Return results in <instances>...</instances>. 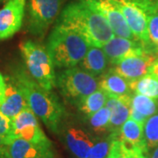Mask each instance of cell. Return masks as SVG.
<instances>
[{
	"label": "cell",
	"instance_id": "cell-24",
	"mask_svg": "<svg viewBox=\"0 0 158 158\" xmlns=\"http://www.w3.org/2000/svg\"><path fill=\"white\" fill-rule=\"evenodd\" d=\"M143 136L148 148L158 145V113L146 119L143 124Z\"/></svg>",
	"mask_w": 158,
	"mask_h": 158
},
{
	"label": "cell",
	"instance_id": "cell-15",
	"mask_svg": "<svg viewBox=\"0 0 158 158\" xmlns=\"http://www.w3.org/2000/svg\"><path fill=\"white\" fill-rule=\"evenodd\" d=\"M52 146H40L24 140L11 137L6 148L8 158H54Z\"/></svg>",
	"mask_w": 158,
	"mask_h": 158
},
{
	"label": "cell",
	"instance_id": "cell-1",
	"mask_svg": "<svg viewBox=\"0 0 158 158\" xmlns=\"http://www.w3.org/2000/svg\"><path fill=\"white\" fill-rule=\"evenodd\" d=\"M11 77L37 118L52 132L58 133L66 116L65 108L59 98L51 90L43 89L24 68L15 69Z\"/></svg>",
	"mask_w": 158,
	"mask_h": 158
},
{
	"label": "cell",
	"instance_id": "cell-21",
	"mask_svg": "<svg viewBox=\"0 0 158 158\" xmlns=\"http://www.w3.org/2000/svg\"><path fill=\"white\" fill-rule=\"evenodd\" d=\"M133 92L158 99V78L148 73L138 80L130 82Z\"/></svg>",
	"mask_w": 158,
	"mask_h": 158
},
{
	"label": "cell",
	"instance_id": "cell-11",
	"mask_svg": "<svg viewBox=\"0 0 158 158\" xmlns=\"http://www.w3.org/2000/svg\"><path fill=\"white\" fill-rule=\"evenodd\" d=\"M110 64L114 65L127 57L148 54L140 40L114 36L102 47ZM151 55V54H150Z\"/></svg>",
	"mask_w": 158,
	"mask_h": 158
},
{
	"label": "cell",
	"instance_id": "cell-28",
	"mask_svg": "<svg viewBox=\"0 0 158 158\" xmlns=\"http://www.w3.org/2000/svg\"><path fill=\"white\" fill-rule=\"evenodd\" d=\"M130 118H132V119H134V120H135L136 122H138V123H140V124H144L145 123V121H146V119H147V117L146 116H144V115H142L141 113H140L139 112H137L136 110L135 109H133V108L130 107Z\"/></svg>",
	"mask_w": 158,
	"mask_h": 158
},
{
	"label": "cell",
	"instance_id": "cell-12",
	"mask_svg": "<svg viewBox=\"0 0 158 158\" xmlns=\"http://www.w3.org/2000/svg\"><path fill=\"white\" fill-rule=\"evenodd\" d=\"M157 57L158 56L150 54L127 57L114 64L112 68L129 82H133L147 75Z\"/></svg>",
	"mask_w": 158,
	"mask_h": 158
},
{
	"label": "cell",
	"instance_id": "cell-34",
	"mask_svg": "<svg viewBox=\"0 0 158 158\" xmlns=\"http://www.w3.org/2000/svg\"><path fill=\"white\" fill-rule=\"evenodd\" d=\"M8 1H9V0H0V2H8Z\"/></svg>",
	"mask_w": 158,
	"mask_h": 158
},
{
	"label": "cell",
	"instance_id": "cell-6",
	"mask_svg": "<svg viewBox=\"0 0 158 158\" xmlns=\"http://www.w3.org/2000/svg\"><path fill=\"white\" fill-rule=\"evenodd\" d=\"M62 0H29L27 29L35 36H44L61 11Z\"/></svg>",
	"mask_w": 158,
	"mask_h": 158
},
{
	"label": "cell",
	"instance_id": "cell-10",
	"mask_svg": "<svg viewBox=\"0 0 158 158\" xmlns=\"http://www.w3.org/2000/svg\"><path fill=\"white\" fill-rule=\"evenodd\" d=\"M27 0H9L0 10V40L12 37L21 28Z\"/></svg>",
	"mask_w": 158,
	"mask_h": 158
},
{
	"label": "cell",
	"instance_id": "cell-32",
	"mask_svg": "<svg viewBox=\"0 0 158 158\" xmlns=\"http://www.w3.org/2000/svg\"><path fill=\"white\" fill-rule=\"evenodd\" d=\"M148 158H158V145L154 148L153 151L149 154Z\"/></svg>",
	"mask_w": 158,
	"mask_h": 158
},
{
	"label": "cell",
	"instance_id": "cell-19",
	"mask_svg": "<svg viewBox=\"0 0 158 158\" xmlns=\"http://www.w3.org/2000/svg\"><path fill=\"white\" fill-rule=\"evenodd\" d=\"M118 138L134 146L148 148L143 136V125L130 118L121 126L118 132Z\"/></svg>",
	"mask_w": 158,
	"mask_h": 158
},
{
	"label": "cell",
	"instance_id": "cell-22",
	"mask_svg": "<svg viewBox=\"0 0 158 158\" xmlns=\"http://www.w3.org/2000/svg\"><path fill=\"white\" fill-rule=\"evenodd\" d=\"M130 107L148 118L158 113V101L157 99L134 92L131 97Z\"/></svg>",
	"mask_w": 158,
	"mask_h": 158
},
{
	"label": "cell",
	"instance_id": "cell-25",
	"mask_svg": "<svg viewBox=\"0 0 158 158\" xmlns=\"http://www.w3.org/2000/svg\"><path fill=\"white\" fill-rule=\"evenodd\" d=\"M118 135L117 134H110L106 139L95 141L87 158H107L113 140Z\"/></svg>",
	"mask_w": 158,
	"mask_h": 158
},
{
	"label": "cell",
	"instance_id": "cell-26",
	"mask_svg": "<svg viewBox=\"0 0 158 158\" xmlns=\"http://www.w3.org/2000/svg\"><path fill=\"white\" fill-rule=\"evenodd\" d=\"M148 31L153 50L158 56V11L148 15Z\"/></svg>",
	"mask_w": 158,
	"mask_h": 158
},
{
	"label": "cell",
	"instance_id": "cell-3",
	"mask_svg": "<svg viewBox=\"0 0 158 158\" xmlns=\"http://www.w3.org/2000/svg\"><path fill=\"white\" fill-rule=\"evenodd\" d=\"M90 47L77 32L58 25L53 28L46 45L55 67L58 69L77 66Z\"/></svg>",
	"mask_w": 158,
	"mask_h": 158
},
{
	"label": "cell",
	"instance_id": "cell-33",
	"mask_svg": "<svg viewBox=\"0 0 158 158\" xmlns=\"http://www.w3.org/2000/svg\"><path fill=\"white\" fill-rule=\"evenodd\" d=\"M0 158H8L6 156V150H0Z\"/></svg>",
	"mask_w": 158,
	"mask_h": 158
},
{
	"label": "cell",
	"instance_id": "cell-7",
	"mask_svg": "<svg viewBox=\"0 0 158 158\" xmlns=\"http://www.w3.org/2000/svg\"><path fill=\"white\" fill-rule=\"evenodd\" d=\"M122 12L130 30L144 45L148 54L156 55L148 31V17L145 11L132 0H112ZM157 56V55H156Z\"/></svg>",
	"mask_w": 158,
	"mask_h": 158
},
{
	"label": "cell",
	"instance_id": "cell-27",
	"mask_svg": "<svg viewBox=\"0 0 158 158\" xmlns=\"http://www.w3.org/2000/svg\"><path fill=\"white\" fill-rule=\"evenodd\" d=\"M0 135L7 138L12 137V121L0 111Z\"/></svg>",
	"mask_w": 158,
	"mask_h": 158
},
{
	"label": "cell",
	"instance_id": "cell-30",
	"mask_svg": "<svg viewBox=\"0 0 158 158\" xmlns=\"http://www.w3.org/2000/svg\"><path fill=\"white\" fill-rule=\"evenodd\" d=\"M148 73L155 76L156 78H158V57L156 58V60L154 62L152 65H151V67L149 68Z\"/></svg>",
	"mask_w": 158,
	"mask_h": 158
},
{
	"label": "cell",
	"instance_id": "cell-20",
	"mask_svg": "<svg viewBox=\"0 0 158 158\" xmlns=\"http://www.w3.org/2000/svg\"><path fill=\"white\" fill-rule=\"evenodd\" d=\"M108 96L101 90L98 89L77 104L78 110L88 118L100 110L106 104Z\"/></svg>",
	"mask_w": 158,
	"mask_h": 158
},
{
	"label": "cell",
	"instance_id": "cell-2",
	"mask_svg": "<svg viewBox=\"0 0 158 158\" xmlns=\"http://www.w3.org/2000/svg\"><path fill=\"white\" fill-rule=\"evenodd\" d=\"M56 25L77 32L90 46L98 48H102L115 36L106 19L82 0L66 6Z\"/></svg>",
	"mask_w": 158,
	"mask_h": 158
},
{
	"label": "cell",
	"instance_id": "cell-31",
	"mask_svg": "<svg viewBox=\"0 0 158 158\" xmlns=\"http://www.w3.org/2000/svg\"><path fill=\"white\" fill-rule=\"evenodd\" d=\"M11 138H7L0 135V150H6V146Z\"/></svg>",
	"mask_w": 158,
	"mask_h": 158
},
{
	"label": "cell",
	"instance_id": "cell-9",
	"mask_svg": "<svg viewBox=\"0 0 158 158\" xmlns=\"http://www.w3.org/2000/svg\"><path fill=\"white\" fill-rule=\"evenodd\" d=\"M106 19L115 36L137 40L130 30L122 12L112 0H82Z\"/></svg>",
	"mask_w": 158,
	"mask_h": 158
},
{
	"label": "cell",
	"instance_id": "cell-13",
	"mask_svg": "<svg viewBox=\"0 0 158 158\" xmlns=\"http://www.w3.org/2000/svg\"><path fill=\"white\" fill-rule=\"evenodd\" d=\"M62 135L65 145L77 158L88 157L90 148L96 141L85 129L75 125L66 126Z\"/></svg>",
	"mask_w": 158,
	"mask_h": 158
},
{
	"label": "cell",
	"instance_id": "cell-29",
	"mask_svg": "<svg viewBox=\"0 0 158 158\" xmlns=\"http://www.w3.org/2000/svg\"><path fill=\"white\" fill-rule=\"evenodd\" d=\"M6 92V79L0 73V104L2 103Z\"/></svg>",
	"mask_w": 158,
	"mask_h": 158
},
{
	"label": "cell",
	"instance_id": "cell-5",
	"mask_svg": "<svg viewBox=\"0 0 158 158\" xmlns=\"http://www.w3.org/2000/svg\"><path fill=\"white\" fill-rule=\"evenodd\" d=\"M56 87L67 101L77 106L85 97L99 89V84L95 76L80 66H75L57 74Z\"/></svg>",
	"mask_w": 158,
	"mask_h": 158
},
{
	"label": "cell",
	"instance_id": "cell-16",
	"mask_svg": "<svg viewBox=\"0 0 158 158\" xmlns=\"http://www.w3.org/2000/svg\"><path fill=\"white\" fill-rule=\"evenodd\" d=\"M5 79L6 92L4 99L0 104V111L9 118L13 119L24 109L28 107V105L11 76H7Z\"/></svg>",
	"mask_w": 158,
	"mask_h": 158
},
{
	"label": "cell",
	"instance_id": "cell-17",
	"mask_svg": "<svg viewBox=\"0 0 158 158\" xmlns=\"http://www.w3.org/2000/svg\"><path fill=\"white\" fill-rule=\"evenodd\" d=\"M109 64V60L103 48L90 46L79 66L96 77H99L107 70Z\"/></svg>",
	"mask_w": 158,
	"mask_h": 158
},
{
	"label": "cell",
	"instance_id": "cell-4",
	"mask_svg": "<svg viewBox=\"0 0 158 158\" xmlns=\"http://www.w3.org/2000/svg\"><path fill=\"white\" fill-rule=\"evenodd\" d=\"M25 66L28 74L43 89L52 90L56 86L55 65L47 48L31 40L19 46Z\"/></svg>",
	"mask_w": 158,
	"mask_h": 158
},
{
	"label": "cell",
	"instance_id": "cell-23",
	"mask_svg": "<svg viewBox=\"0 0 158 158\" xmlns=\"http://www.w3.org/2000/svg\"><path fill=\"white\" fill-rule=\"evenodd\" d=\"M111 118V110L107 106H104L98 112L88 117V121L91 129L96 133L101 134L109 131V123Z\"/></svg>",
	"mask_w": 158,
	"mask_h": 158
},
{
	"label": "cell",
	"instance_id": "cell-8",
	"mask_svg": "<svg viewBox=\"0 0 158 158\" xmlns=\"http://www.w3.org/2000/svg\"><path fill=\"white\" fill-rule=\"evenodd\" d=\"M11 121L12 137L22 138L40 146H52L40 126L37 116L29 107L24 109Z\"/></svg>",
	"mask_w": 158,
	"mask_h": 158
},
{
	"label": "cell",
	"instance_id": "cell-14",
	"mask_svg": "<svg viewBox=\"0 0 158 158\" xmlns=\"http://www.w3.org/2000/svg\"><path fill=\"white\" fill-rule=\"evenodd\" d=\"M99 89H101L108 97L119 98L130 103L131 97L134 93L128 80L117 73L113 68L107 70L99 77Z\"/></svg>",
	"mask_w": 158,
	"mask_h": 158
},
{
	"label": "cell",
	"instance_id": "cell-18",
	"mask_svg": "<svg viewBox=\"0 0 158 158\" xmlns=\"http://www.w3.org/2000/svg\"><path fill=\"white\" fill-rule=\"evenodd\" d=\"M106 106L111 110L109 132L110 134L118 135L121 126L129 118L130 103L119 98L108 97Z\"/></svg>",
	"mask_w": 158,
	"mask_h": 158
}]
</instances>
